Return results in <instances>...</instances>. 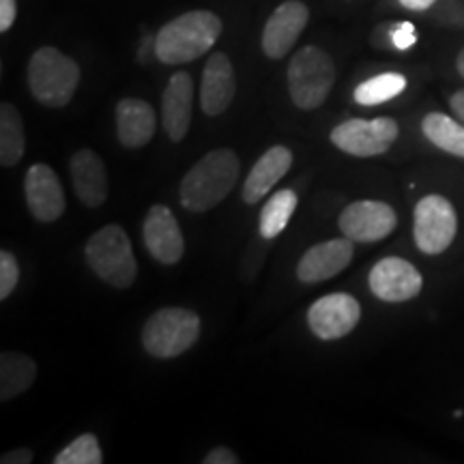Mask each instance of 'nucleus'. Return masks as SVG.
Segmentation results:
<instances>
[{
  "label": "nucleus",
  "mask_w": 464,
  "mask_h": 464,
  "mask_svg": "<svg viewBox=\"0 0 464 464\" xmlns=\"http://www.w3.org/2000/svg\"><path fill=\"white\" fill-rule=\"evenodd\" d=\"M241 161L235 150L216 149L194 164L181 181V205L191 213L218 207L239 181Z\"/></svg>",
  "instance_id": "1"
},
{
  "label": "nucleus",
  "mask_w": 464,
  "mask_h": 464,
  "mask_svg": "<svg viewBox=\"0 0 464 464\" xmlns=\"http://www.w3.org/2000/svg\"><path fill=\"white\" fill-rule=\"evenodd\" d=\"M222 33V20L211 11H188L174 17L155 37V54L164 65H183L207 54Z\"/></svg>",
  "instance_id": "2"
},
{
  "label": "nucleus",
  "mask_w": 464,
  "mask_h": 464,
  "mask_svg": "<svg viewBox=\"0 0 464 464\" xmlns=\"http://www.w3.org/2000/svg\"><path fill=\"white\" fill-rule=\"evenodd\" d=\"M80 84V67L56 48L37 50L28 63V86L33 97L48 108H65Z\"/></svg>",
  "instance_id": "3"
},
{
  "label": "nucleus",
  "mask_w": 464,
  "mask_h": 464,
  "mask_svg": "<svg viewBox=\"0 0 464 464\" xmlns=\"http://www.w3.org/2000/svg\"><path fill=\"white\" fill-rule=\"evenodd\" d=\"M86 260L95 276L114 288H130L138 277V263L127 232L119 224L103 226L86 243Z\"/></svg>",
  "instance_id": "4"
},
{
  "label": "nucleus",
  "mask_w": 464,
  "mask_h": 464,
  "mask_svg": "<svg viewBox=\"0 0 464 464\" xmlns=\"http://www.w3.org/2000/svg\"><path fill=\"white\" fill-rule=\"evenodd\" d=\"M335 82V65L327 52L305 45L288 65V91L295 106L316 110L327 102Z\"/></svg>",
  "instance_id": "5"
},
{
  "label": "nucleus",
  "mask_w": 464,
  "mask_h": 464,
  "mask_svg": "<svg viewBox=\"0 0 464 464\" xmlns=\"http://www.w3.org/2000/svg\"><path fill=\"white\" fill-rule=\"evenodd\" d=\"M200 335V318L185 307H161L142 327V346L149 355L172 359L183 355Z\"/></svg>",
  "instance_id": "6"
},
{
  "label": "nucleus",
  "mask_w": 464,
  "mask_h": 464,
  "mask_svg": "<svg viewBox=\"0 0 464 464\" xmlns=\"http://www.w3.org/2000/svg\"><path fill=\"white\" fill-rule=\"evenodd\" d=\"M400 127L390 116L379 119H351L332 130V142L353 158H376L387 153L398 140Z\"/></svg>",
  "instance_id": "7"
},
{
  "label": "nucleus",
  "mask_w": 464,
  "mask_h": 464,
  "mask_svg": "<svg viewBox=\"0 0 464 464\" xmlns=\"http://www.w3.org/2000/svg\"><path fill=\"white\" fill-rule=\"evenodd\" d=\"M458 216L456 208L443 196L430 194L415 205L413 235L417 247L423 254H443L456 239Z\"/></svg>",
  "instance_id": "8"
},
{
  "label": "nucleus",
  "mask_w": 464,
  "mask_h": 464,
  "mask_svg": "<svg viewBox=\"0 0 464 464\" xmlns=\"http://www.w3.org/2000/svg\"><path fill=\"white\" fill-rule=\"evenodd\" d=\"M342 235L355 243H376L390 237L398 226L393 207L381 200H357L340 213Z\"/></svg>",
  "instance_id": "9"
},
{
  "label": "nucleus",
  "mask_w": 464,
  "mask_h": 464,
  "mask_svg": "<svg viewBox=\"0 0 464 464\" xmlns=\"http://www.w3.org/2000/svg\"><path fill=\"white\" fill-rule=\"evenodd\" d=\"M362 318V305L346 293H334L318 299L307 310V324L321 340H340L353 332Z\"/></svg>",
  "instance_id": "10"
},
{
  "label": "nucleus",
  "mask_w": 464,
  "mask_h": 464,
  "mask_svg": "<svg viewBox=\"0 0 464 464\" xmlns=\"http://www.w3.org/2000/svg\"><path fill=\"white\" fill-rule=\"evenodd\" d=\"M370 290L387 304H402L417 297L423 288V277L417 266L398 256H387L372 266L368 276Z\"/></svg>",
  "instance_id": "11"
},
{
  "label": "nucleus",
  "mask_w": 464,
  "mask_h": 464,
  "mask_svg": "<svg viewBox=\"0 0 464 464\" xmlns=\"http://www.w3.org/2000/svg\"><path fill=\"white\" fill-rule=\"evenodd\" d=\"M26 205L37 222L52 224L65 213V191L48 164H33L24 177Z\"/></svg>",
  "instance_id": "12"
},
{
  "label": "nucleus",
  "mask_w": 464,
  "mask_h": 464,
  "mask_svg": "<svg viewBox=\"0 0 464 464\" xmlns=\"http://www.w3.org/2000/svg\"><path fill=\"white\" fill-rule=\"evenodd\" d=\"M144 246L161 265H177L183 258L185 241L177 218L164 205H153L144 219Z\"/></svg>",
  "instance_id": "13"
},
{
  "label": "nucleus",
  "mask_w": 464,
  "mask_h": 464,
  "mask_svg": "<svg viewBox=\"0 0 464 464\" xmlns=\"http://www.w3.org/2000/svg\"><path fill=\"white\" fill-rule=\"evenodd\" d=\"M310 20V9L301 0H286L271 14L263 31V52L269 58H284L297 44Z\"/></svg>",
  "instance_id": "14"
},
{
  "label": "nucleus",
  "mask_w": 464,
  "mask_h": 464,
  "mask_svg": "<svg viewBox=\"0 0 464 464\" xmlns=\"http://www.w3.org/2000/svg\"><path fill=\"white\" fill-rule=\"evenodd\" d=\"M353 243L355 241L344 237V239H332L312 246L299 260L297 277L304 284L332 280L351 265L353 254H355Z\"/></svg>",
  "instance_id": "15"
},
{
  "label": "nucleus",
  "mask_w": 464,
  "mask_h": 464,
  "mask_svg": "<svg viewBox=\"0 0 464 464\" xmlns=\"http://www.w3.org/2000/svg\"><path fill=\"white\" fill-rule=\"evenodd\" d=\"M191 110H194V80L188 72L174 73L161 95V123L172 142H181L188 136Z\"/></svg>",
  "instance_id": "16"
},
{
  "label": "nucleus",
  "mask_w": 464,
  "mask_h": 464,
  "mask_svg": "<svg viewBox=\"0 0 464 464\" xmlns=\"http://www.w3.org/2000/svg\"><path fill=\"white\" fill-rule=\"evenodd\" d=\"M235 69L224 52H216L207 61L200 84V106L207 116H219L235 100Z\"/></svg>",
  "instance_id": "17"
},
{
  "label": "nucleus",
  "mask_w": 464,
  "mask_h": 464,
  "mask_svg": "<svg viewBox=\"0 0 464 464\" xmlns=\"http://www.w3.org/2000/svg\"><path fill=\"white\" fill-rule=\"evenodd\" d=\"M72 181L73 191L80 202L89 208L102 207L108 198V174L106 164L95 150L82 149L72 158Z\"/></svg>",
  "instance_id": "18"
},
{
  "label": "nucleus",
  "mask_w": 464,
  "mask_h": 464,
  "mask_svg": "<svg viewBox=\"0 0 464 464\" xmlns=\"http://www.w3.org/2000/svg\"><path fill=\"white\" fill-rule=\"evenodd\" d=\"M158 116L150 103L127 97L116 103V136L125 149H140L153 140Z\"/></svg>",
  "instance_id": "19"
},
{
  "label": "nucleus",
  "mask_w": 464,
  "mask_h": 464,
  "mask_svg": "<svg viewBox=\"0 0 464 464\" xmlns=\"http://www.w3.org/2000/svg\"><path fill=\"white\" fill-rule=\"evenodd\" d=\"M293 166V153L286 147H271L266 153L254 164L247 174V181L243 183V200L247 205H256L274 189V185L280 181Z\"/></svg>",
  "instance_id": "20"
},
{
  "label": "nucleus",
  "mask_w": 464,
  "mask_h": 464,
  "mask_svg": "<svg viewBox=\"0 0 464 464\" xmlns=\"http://www.w3.org/2000/svg\"><path fill=\"white\" fill-rule=\"evenodd\" d=\"M37 379V363L20 353H3L0 355V400L9 402L31 390Z\"/></svg>",
  "instance_id": "21"
},
{
  "label": "nucleus",
  "mask_w": 464,
  "mask_h": 464,
  "mask_svg": "<svg viewBox=\"0 0 464 464\" xmlns=\"http://www.w3.org/2000/svg\"><path fill=\"white\" fill-rule=\"evenodd\" d=\"M423 136L445 153L464 160V123L443 112H430L421 121Z\"/></svg>",
  "instance_id": "22"
},
{
  "label": "nucleus",
  "mask_w": 464,
  "mask_h": 464,
  "mask_svg": "<svg viewBox=\"0 0 464 464\" xmlns=\"http://www.w3.org/2000/svg\"><path fill=\"white\" fill-rule=\"evenodd\" d=\"M26 149L24 121L14 103H3L0 108V164L15 166Z\"/></svg>",
  "instance_id": "23"
},
{
  "label": "nucleus",
  "mask_w": 464,
  "mask_h": 464,
  "mask_svg": "<svg viewBox=\"0 0 464 464\" xmlns=\"http://www.w3.org/2000/svg\"><path fill=\"white\" fill-rule=\"evenodd\" d=\"M297 194L293 189H280L271 196L260 213V235L265 239H276L286 228L295 208H297Z\"/></svg>",
  "instance_id": "24"
},
{
  "label": "nucleus",
  "mask_w": 464,
  "mask_h": 464,
  "mask_svg": "<svg viewBox=\"0 0 464 464\" xmlns=\"http://www.w3.org/2000/svg\"><path fill=\"white\" fill-rule=\"evenodd\" d=\"M406 89V78L402 73H379L374 78L365 80L355 89V102L359 106H379L390 100H396Z\"/></svg>",
  "instance_id": "25"
},
{
  "label": "nucleus",
  "mask_w": 464,
  "mask_h": 464,
  "mask_svg": "<svg viewBox=\"0 0 464 464\" xmlns=\"http://www.w3.org/2000/svg\"><path fill=\"white\" fill-rule=\"evenodd\" d=\"M56 464H102L103 454L100 448V440L95 434H82L73 439L65 450L58 451L54 458Z\"/></svg>",
  "instance_id": "26"
},
{
  "label": "nucleus",
  "mask_w": 464,
  "mask_h": 464,
  "mask_svg": "<svg viewBox=\"0 0 464 464\" xmlns=\"http://www.w3.org/2000/svg\"><path fill=\"white\" fill-rule=\"evenodd\" d=\"M20 282V265L11 252H0V299H9Z\"/></svg>",
  "instance_id": "27"
},
{
  "label": "nucleus",
  "mask_w": 464,
  "mask_h": 464,
  "mask_svg": "<svg viewBox=\"0 0 464 464\" xmlns=\"http://www.w3.org/2000/svg\"><path fill=\"white\" fill-rule=\"evenodd\" d=\"M417 42V34H415V26L411 22H400L392 28V44L393 48L398 50H409L413 48Z\"/></svg>",
  "instance_id": "28"
},
{
  "label": "nucleus",
  "mask_w": 464,
  "mask_h": 464,
  "mask_svg": "<svg viewBox=\"0 0 464 464\" xmlns=\"http://www.w3.org/2000/svg\"><path fill=\"white\" fill-rule=\"evenodd\" d=\"M17 15L15 0H0V31L7 33L14 26Z\"/></svg>",
  "instance_id": "29"
},
{
  "label": "nucleus",
  "mask_w": 464,
  "mask_h": 464,
  "mask_svg": "<svg viewBox=\"0 0 464 464\" xmlns=\"http://www.w3.org/2000/svg\"><path fill=\"white\" fill-rule=\"evenodd\" d=\"M205 464H239V458L228 448H216L205 456Z\"/></svg>",
  "instance_id": "30"
},
{
  "label": "nucleus",
  "mask_w": 464,
  "mask_h": 464,
  "mask_svg": "<svg viewBox=\"0 0 464 464\" xmlns=\"http://www.w3.org/2000/svg\"><path fill=\"white\" fill-rule=\"evenodd\" d=\"M0 462L3 464H28V462H33V451L26 448L11 450L3 458H0Z\"/></svg>",
  "instance_id": "31"
},
{
  "label": "nucleus",
  "mask_w": 464,
  "mask_h": 464,
  "mask_svg": "<svg viewBox=\"0 0 464 464\" xmlns=\"http://www.w3.org/2000/svg\"><path fill=\"white\" fill-rule=\"evenodd\" d=\"M450 108L456 112L458 121H462V123H464V89L456 91L454 95L450 97Z\"/></svg>",
  "instance_id": "32"
},
{
  "label": "nucleus",
  "mask_w": 464,
  "mask_h": 464,
  "mask_svg": "<svg viewBox=\"0 0 464 464\" xmlns=\"http://www.w3.org/2000/svg\"><path fill=\"white\" fill-rule=\"evenodd\" d=\"M400 5L411 11H428L437 5V0H400Z\"/></svg>",
  "instance_id": "33"
},
{
  "label": "nucleus",
  "mask_w": 464,
  "mask_h": 464,
  "mask_svg": "<svg viewBox=\"0 0 464 464\" xmlns=\"http://www.w3.org/2000/svg\"><path fill=\"white\" fill-rule=\"evenodd\" d=\"M456 69L458 73H460V78H464V48L460 50V54L456 58Z\"/></svg>",
  "instance_id": "34"
}]
</instances>
